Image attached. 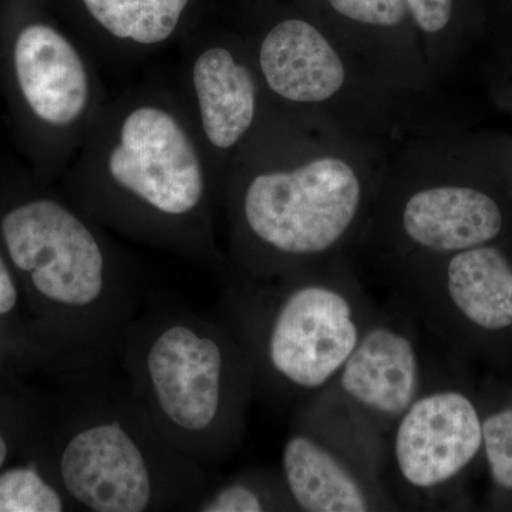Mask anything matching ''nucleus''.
<instances>
[{
	"instance_id": "f257e3e1",
	"label": "nucleus",
	"mask_w": 512,
	"mask_h": 512,
	"mask_svg": "<svg viewBox=\"0 0 512 512\" xmlns=\"http://www.w3.org/2000/svg\"><path fill=\"white\" fill-rule=\"evenodd\" d=\"M67 198L107 231L185 258H217L222 188L173 86L107 101L70 163Z\"/></svg>"
},
{
	"instance_id": "f03ea898",
	"label": "nucleus",
	"mask_w": 512,
	"mask_h": 512,
	"mask_svg": "<svg viewBox=\"0 0 512 512\" xmlns=\"http://www.w3.org/2000/svg\"><path fill=\"white\" fill-rule=\"evenodd\" d=\"M367 191L365 173L348 153L318 148L302 123L271 116L225 181L235 262L252 279L291 274L348 237Z\"/></svg>"
},
{
	"instance_id": "7ed1b4c3",
	"label": "nucleus",
	"mask_w": 512,
	"mask_h": 512,
	"mask_svg": "<svg viewBox=\"0 0 512 512\" xmlns=\"http://www.w3.org/2000/svg\"><path fill=\"white\" fill-rule=\"evenodd\" d=\"M107 229L69 198H29L0 220L10 265L46 306L56 355L76 375L120 355L140 312L136 269Z\"/></svg>"
},
{
	"instance_id": "20e7f679",
	"label": "nucleus",
	"mask_w": 512,
	"mask_h": 512,
	"mask_svg": "<svg viewBox=\"0 0 512 512\" xmlns=\"http://www.w3.org/2000/svg\"><path fill=\"white\" fill-rule=\"evenodd\" d=\"M120 356L130 396L177 450L204 466L237 446L254 372L229 326L151 302Z\"/></svg>"
},
{
	"instance_id": "39448f33",
	"label": "nucleus",
	"mask_w": 512,
	"mask_h": 512,
	"mask_svg": "<svg viewBox=\"0 0 512 512\" xmlns=\"http://www.w3.org/2000/svg\"><path fill=\"white\" fill-rule=\"evenodd\" d=\"M55 478L74 511H195L208 490L202 464L165 440L130 393L76 400Z\"/></svg>"
},
{
	"instance_id": "423d86ee",
	"label": "nucleus",
	"mask_w": 512,
	"mask_h": 512,
	"mask_svg": "<svg viewBox=\"0 0 512 512\" xmlns=\"http://www.w3.org/2000/svg\"><path fill=\"white\" fill-rule=\"evenodd\" d=\"M245 312L241 330H231L254 376L295 390L325 386L362 338L348 295L322 282H289Z\"/></svg>"
},
{
	"instance_id": "0eeeda50",
	"label": "nucleus",
	"mask_w": 512,
	"mask_h": 512,
	"mask_svg": "<svg viewBox=\"0 0 512 512\" xmlns=\"http://www.w3.org/2000/svg\"><path fill=\"white\" fill-rule=\"evenodd\" d=\"M181 49L173 87L224 197L229 168L272 113L244 36L191 33Z\"/></svg>"
},
{
	"instance_id": "6e6552de",
	"label": "nucleus",
	"mask_w": 512,
	"mask_h": 512,
	"mask_svg": "<svg viewBox=\"0 0 512 512\" xmlns=\"http://www.w3.org/2000/svg\"><path fill=\"white\" fill-rule=\"evenodd\" d=\"M10 69L30 119L50 136L53 163H72L109 101L99 64L76 37L33 22L13 39Z\"/></svg>"
},
{
	"instance_id": "1a4fd4ad",
	"label": "nucleus",
	"mask_w": 512,
	"mask_h": 512,
	"mask_svg": "<svg viewBox=\"0 0 512 512\" xmlns=\"http://www.w3.org/2000/svg\"><path fill=\"white\" fill-rule=\"evenodd\" d=\"M269 12L242 36L271 113L299 121L303 110L343 97L352 70L339 43L298 3Z\"/></svg>"
},
{
	"instance_id": "9d476101",
	"label": "nucleus",
	"mask_w": 512,
	"mask_h": 512,
	"mask_svg": "<svg viewBox=\"0 0 512 512\" xmlns=\"http://www.w3.org/2000/svg\"><path fill=\"white\" fill-rule=\"evenodd\" d=\"M483 444V423L464 394L417 397L399 417L394 458L400 476L419 490L446 484L473 461Z\"/></svg>"
},
{
	"instance_id": "9b49d317",
	"label": "nucleus",
	"mask_w": 512,
	"mask_h": 512,
	"mask_svg": "<svg viewBox=\"0 0 512 512\" xmlns=\"http://www.w3.org/2000/svg\"><path fill=\"white\" fill-rule=\"evenodd\" d=\"M340 46H353L397 83L423 82L420 36L403 0H296Z\"/></svg>"
},
{
	"instance_id": "f8f14e48",
	"label": "nucleus",
	"mask_w": 512,
	"mask_h": 512,
	"mask_svg": "<svg viewBox=\"0 0 512 512\" xmlns=\"http://www.w3.org/2000/svg\"><path fill=\"white\" fill-rule=\"evenodd\" d=\"M76 39L97 64L144 62L188 36L192 0H77Z\"/></svg>"
},
{
	"instance_id": "ddd939ff",
	"label": "nucleus",
	"mask_w": 512,
	"mask_h": 512,
	"mask_svg": "<svg viewBox=\"0 0 512 512\" xmlns=\"http://www.w3.org/2000/svg\"><path fill=\"white\" fill-rule=\"evenodd\" d=\"M404 238L429 254H457L500 235V205L478 188L429 184L407 195L399 218Z\"/></svg>"
},
{
	"instance_id": "4468645a",
	"label": "nucleus",
	"mask_w": 512,
	"mask_h": 512,
	"mask_svg": "<svg viewBox=\"0 0 512 512\" xmlns=\"http://www.w3.org/2000/svg\"><path fill=\"white\" fill-rule=\"evenodd\" d=\"M343 392L369 412L399 419L417 399L420 362L412 339L389 326L363 333L340 370Z\"/></svg>"
},
{
	"instance_id": "2eb2a0df",
	"label": "nucleus",
	"mask_w": 512,
	"mask_h": 512,
	"mask_svg": "<svg viewBox=\"0 0 512 512\" xmlns=\"http://www.w3.org/2000/svg\"><path fill=\"white\" fill-rule=\"evenodd\" d=\"M282 476L293 503L308 512H363L369 495L348 467L308 434L295 433L282 450Z\"/></svg>"
},
{
	"instance_id": "dca6fc26",
	"label": "nucleus",
	"mask_w": 512,
	"mask_h": 512,
	"mask_svg": "<svg viewBox=\"0 0 512 512\" xmlns=\"http://www.w3.org/2000/svg\"><path fill=\"white\" fill-rule=\"evenodd\" d=\"M448 296L474 325L500 330L512 325V266L503 252L481 245L451 255Z\"/></svg>"
},
{
	"instance_id": "f3484780",
	"label": "nucleus",
	"mask_w": 512,
	"mask_h": 512,
	"mask_svg": "<svg viewBox=\"0 0 512 512\" xmlns=\"http://www.w3.org/2000/svg\"><path fill=\"white\" fill-rule=\"evenodd\" d=\"M74 510L56 480L49 481L35 466L0 473V512H63Z\"/></svg>"
},
{
	"instance_id": "a211bd4d",
	"label": "nucleus",
	"mask_w": 512,
	"mask_h": 512,
	"mask_svg": "<svg viewBox=\"0 0 512 512\" xmlns=\"http://www.w3.org/2000/svg\"><path fill=\"white\" fill-rule=\"evenodd\" d=\"M278 495L256 477H237L202 495L195 511L262 512L276 510Z\"/></svg>"
},
{
	"instance_id": "6ab92c4d",
	"label": "nucleus",
	"mask_w": 512,
	"mask_h": 512,
	"mask_svg": "<svg viewBox=\"0 0 512 512\" xmlns=\"http://www.w3.org/2000/svg\"><path fill=\"white\" fill-rule=\"evenodd\" d=\"M420 36L427 60L433 62L437 46L457 28L463 0H403Z\"/></svg>"
},
{
	"instance_id": "aec40b11",
	"label": "nucleus",
	"mask_w": 512,
	"mask_h": 512,
	"mask_svg": "<svg viewBox=\"0 0 512 512\" xmlns=\"http://www.w3.org/2000/svg\"><path fill=\"white\" fill-rule=\"evenodd\" d=\"M483 444L495 483L512 490V410H503L483 423Z\"/></svg>"
},
{
	"instance_id": "412c9836",
	"label": "nucleus",
	"mask_w": 512,
	"mask_h": 512,
	"mask_svg": "<svg viewBox=\"0 0 512 512\" xmlns=\"http://www.w3.org/2000/svg\"><path fill=\"white\" fill-rule=\"evenodd\" d=\"M19 305V288L8 259L0 252V316H9Z\"/></svg>"
},
{
	"instance_id": "4be33fe9",
	"label": "nucleus",
	"mask_w": 512,
	"mask_h": 512,
	"mask_svg": "<svg viewBox=\"0 0 512 512\" xmlns=\"http://www.w3.org/2000/svg\"><path fill=\"white\" fill-rule=\"evenodd\" d=\"M9 441L8 437L3 434V431L0 430V470L5 466L6 461H8L9 457Z\"/></svg>"
}]
</instances>
